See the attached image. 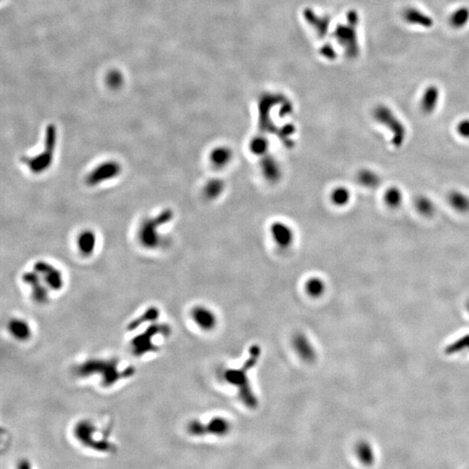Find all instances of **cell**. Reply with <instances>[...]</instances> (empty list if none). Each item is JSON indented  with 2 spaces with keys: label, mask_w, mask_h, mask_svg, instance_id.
Wrapping results in <instances>:
<instances>
[{
  "label": "cell",
  "mask_w": 469,
  "mask_h": 469,
  "mask_svg": "<svg viewBox=\"0 0 469 469\" xmlns=\"http://www.w3.org/2000/svg\"><path fill=\"white\" fill-rule=\"evenodd\" d=\"M75 373L81 378H89L97 376L103 388H112L118 383L131 378L135 374L133 367L121 368L116 359L90 358L78 364Z\"/></svg>",
  "instance_id": "1"
},
{
  "label": "cell",
  "mask_w": 469,
  "mask_h": 469,
  "mask_svg": "<svg viewBox=\"0 0 469 469\" xmlns=\"http://www.w3.org/2000/svg\"><path fill=\"white\" fill-rule=\"evenodd\" d=\"M261 348L258 345H254L249 348V356L245 363L239 369H230L225 371L224 379L230 383V385L236 387L238 389L240 399L246 407L255 408L258 405V399L252 389L249 382V370L257 363L259 358L261 356Z\"/></svg>",
  "instance_id": "2"
},
{
  "label": "cell",
  "mask_w": 469,
  "mask_h": 469,
  "mask_svg": "<svg viewBox=\"0 0 469 469\" xmlns=\"http://www.w3.org/2000/svg\"><path fill=\"white\" fill-rule=\"evenodd\" d=\"M174 218V212L170 208L163 210L160 213L147 218L140 224L137 230V240L144 249H159L163 242V237L159 230L165 224H169Z\"/></svg>",
  "instance_id": "3"
},
{
  "label": "cell",
  "mask_w": 469,
  "mask_h": 469,
  "mask_svg": "<svg viewBox=\"0 0 469 469\" xmlns=\"http://www.w3.org/2000/svg\"><path fill=\"white\" fill-rule=\"evenodd\" d=\"M171 333V327L168 324L159 322L149 324L146 326V330L131 338L130 342L131 353L141 357L145 354L159 351L160 348L159 340L161 337H168Z\"/></svg>",
  "instance_id": "4"
},
{
  "label": "cell",
  "mask_w": 469,
  "mask_h": 469,
  "mask_svg": "<svg viewBox=\"0 0 469 469\" xmlns=\"http://www.w3.org/2000/svg\"><path fill=\"white\" fill-rule=\"evenodd\" d=\"M58 143V130L53 124L46 126L44 133L43 150L36 155L23 158L24 165L27 166L29 171L35 175H39L48 171L53 165L54 155Z\"/></svg>",
  "instance_id": "5"
},
{
  "label": "cell",
  "mask_w": 469,
  "mask_h": 469,
  "mask_svg": "<svg viewBox=\"0 0 469 469\" xmlns=\"http://www.w3.org/2000/svg\"><path fill=\"white\" fill-rule=\"evenodd\" d=\"M76 441L83 447L98 453H111L114 449L112 442L103 436L95 423L88 419L80 420L73 428Z\"/></svg>",
  "instance_id": "6"
},
{
  "label": "cell",
  "mask_w": 469,
  "mask_h": 469,
  "mask_svg": "<svg viewBox=\"0 0 469 469\" xmlns=\"http://www.w3.org/2000/svg\"><path fill=\"white\" fill-rule=\"evenodd\" d=\"M373 117L377 123L385 126L391 132V143L394 146L399 148L403 145L407 138V129L389 106L385 105L376 106Z\"/></svg>",
  "instance_id": "7"
},
{
  "label": "cell",
  "mask_w": 469,
  "mask_h": 469,
  "mask_svg": "<svg viewBox=\"0 0 469 469\" xmlns=\"http://www.w3.org/2000/svg\"><path fill=\"white\" fill-rule=\"evenodd\" d=\"M188 432L193 436L214 435L223 437L227 435L231 430V424L229 420L224 417H213L207 423H202L198 420L190 422L187 427Z\"/></svg>",
  "instance_id": "8"
},
{
  "label": "cell",
  "mask_w": 469,
  "mask_h": 469,
  "mask_svg": "<svg viewBox=\"0 0 469 469\" xmlns=\"http://www.w3.org/2000/svg\"><path fill=\"white\" fill-rule=\"evenodd\" d=\"M122 171V165L116 160L103 162L88 173L85 177V183L89 187L98 186L102 183L119 177Z\"/></svg>",
  "instance_id": "9"
},
{
  "label": "cell",
  "mask_w": 469,
  "mask_h": 469,
  "mask_svg": "<svg viewBox=\"0 0 469 469\" xmlns=\"http://www.w3.org/2000/svg\"><path fill=\"white\" fill-rule=\"evenodd\" d=\"M33 270L38 273L51 292H59L64 289V275L62 271L53 264L44 260H39L35 263Z\"/></svg>",
  "instance_id": "10"
},
{
  "label": "cell",
  "mask_w": 469,
  "mask_h": 469,
  "mask_svg": "<svg viewBox=\"0 0 469 469\" xmlns=\"http://www.w3.org/2000/svg\"><path fill=\"white\" fill-rule=\"evenodd\" d=\"M22 281L23 283L30 287L31 298L36 303L42 305L49 301L51 291L34 270L23 274Z\"/></svg>",
  "instance_id": "11"
},
{
  "label": "cell",
  "mask_w": 469,
  "mask_h": 469,
  "mask_svg": "<svg viewBox=\"0 0 469 469\" xmlns=\"http://www.w3.org/2000/svg\"><path fill=\"white\" fill-rule=\"evenodd\" d=\"M270 235L271 240L280 249H289L295 242V230L290 224L283 221H277L271 224Z\"/></svg>",
  "instance_id": "12"
},
{
  "label": "cell",
  "mask_w": 469,
  "mask_h": 469,
  "mask_svg": "<svg viewBox=\"0 0 469 469\" xmlns=\"http://www.w3.org/2000/svg\"><path fill=\"white\" fill-rule=\"evenodd\" d=\"M194 324L202 331H212L218 325V317L212 308L204 305H196L190 310Z\"/></svg>",
  "instance_id": "13"
},
{
  "label": "cell",
  "mask_w": 469,
  "mask_h": 469,
  "mask_svg": "<svg viewBox=\"0 0 469 469\" xmlns=\"http://www.w3.org/2000/svg\"><path fill=\"white\" fill-rule=\"evenodd\" d=\"M7 332L19 342H26L33 336L31 323L23 317H13L7 323Z\"/></svg>",
  "instance_id": "14"
},
{
  "label": "cell",
  "mask_w": 469,
  "mask_h": 469,
  "mask_svg": "<svg viewBox=\"0 0 469 469\" xmlns=\"http://www.w3.org/2000/svg\"><path fill=\"white\" fill-rule=\"evenodd\" d=\"M293 348L301 360L313 362L317 359V353L314 345L304 333H296L292 339Z\"/></svg>",
  "instance_id": "15"
},
{
  "label": "cell",
  "mask_w": 469,
  "mask_h": 469,
  "mask_svg": "<svg viewBox=\"0 0 469 469\" xmlns=\"http://www.w3.org/2000/svg\"><path fill=\"white\" fill-rule=\"evenodd\" d=\"M233 159V149L225 144L215 146L209 153V161L211 165L218 170L230 166Z\"/></svg>",
  "instance_id": "16"
},
{
  "label": "cell",
  "mask_w": 469,
  "mask_h": 469,
  "mask_svg": "<svg viewBox=\"0 0 469 469\" xmlns=\"http://www.w3.org/2000/svg\"><path fill=\"white\" fill-rule=\"evenodd\" d=\"M160 309L155 306H150L143 311L142 314H140L138 317L134 318L131 320L127 326L128 331H136L143 325H149L152 323L159 322V317H160Z\"/></svg>",
  "instance_id": "17"
},
{
  "label": "cell",
  "mask_w": 469,
  "mask_h": 469,
  "mask_svg": "<svg viewBox=\"0 0 469 469\" xmlns=\"http://www.w3.org/2000/svg\"><path fill=\"white\" fill-rule=\"evenodd\" d=\"M402 18L409 25H419L424 28H431L434 25V20L430 16L414 7H407L404 10Z\"/></svg>",
  "instance_id": "18"
},
{
  "label": "cell",
  "mask_w": 469,
  "mask_h": 469,
  "mask_svg": "<svg viewBox=\"0 0 469 469\" xmlns=\"http://www.w3.org/2000/svg\"><path fill=\"white\" fill-rule=\"evenodd\" d=\"M97 238L96 235L92 230H84L81 231L78 236L77 244L81 255L84 257H88L93 254L96 249Z\"/></svg>",
  "instance_id": "19"
},
{
  "label": "cell",
  "mask_w": 469,
  "mask_h": 469,
  "mask_svg": "<svg viewBox=\"0 0 469 469\" xmlns=\"http://www.w3.org/2000/svg\"><path fill=\"white\" fill-rule=\"evenodd\" d=\"M440 99V90L439 88L432 84L427 87L423 92L421 99V110L424 114L429 115L435 112Z\"/></svg>",
  "instance_id": "20"
},
{
  "label": "cell",
  "mask_w": 469,
  "mask_h": 469,
  "mask_svg": "<svg viewBox=\"0 0 469 469\" xmlns=\"http://www.w3.org/2000/svg\"><path fill=\"white\" fill-rule=\"evenodd\" d=\"M225 188L226 183L223 178L213 177L206 182L202 189V193L203 196L209 200H216L224 194Z\"/></svg>",
  "instance_id": "21"
},
{
  "label": "cell",
  "mask_w": 469,
  "mask_h": 469,
  "mask_svg": "<svg viewBox=\"0 0 469 469\" xmlns=\"http://www.w3.org/2000/svg\"><path fill=\"white\" fill-rule=\"evenodd\" d=\"M447 202L457 212L462 214L469 212V196L460 190H452L448 193Z\"/></svg>",
  "instance_id": "22"
},
{
  "label": "cell",
  "mask_w": 469,
  "mask_h": 469,
  "mask_svg": "<svg viewBox=\"0 0 469 469\" xmlns=\"http://www.w3.org/2000/svg\"><path fill=\"white\" fill-rule=\"evenodd\" d=\"M358 183L368 189H376L381 185L382 178L380 175L370 169H361L356 176Z\"/></svg>",
  "instance_id": "23"
},
{
  "label": "cell",
  "mask_w": 469,
  "mask_h": 469,
  "mask_svg": "<svg viewBox=\"0 0 469 469\" xmlns=\"http://www.w3.org/2000/svg\"><path fill=\"white\" fill-rule=\"evenodd\" d=\"M330 201L333 205L343 208L351 201V192L348 188L343 185L335 187L330 191Z\"/></svg>",
  "instance_id": "24"
},
{
  "label": "cell",
  "mask_w": 469,
  "mask_h": 469,
  "mask_svg": "<svg viewBox=\"0 0 469 469\" xmlns=\"http://www.w3.org/2000/svg\"><path fill=\"white\" fill-rule=\"evenodd\" d=\"M263 164H262V172L264 177L268 180L277 181L281 177L282 170L280 164L277 159L273 157H263Z\"/></svg>",
  "instance_id": "25"
},
{
  "label": "cell",
  "mask_w": 469,
  "mask_h": 469,
  "mask_svg": "<svg viewBox=\"0 0 469 469\" xmlns=\"http://www.w3.org/2000/svg\"><path fill=\"white\" fill-rule=\"evenodd\" d=\"M326 283L319 277H311L305 282L304 289L312 298H319L326 291Z\"/></svg>",
  "instance_id": "26"
},
{
  "label": "cell",
  "mask_w": 469,
  "mask_h": 469,
  "mask_svg": "<svg viewBox=\"0 0 469 469\" xmlns=\"http://www.w3.org/2000/svg\"><path fill=\"white\" fill-rule=\"evenodd\" d=\"M414 207L417 212L425 218L433 217L436 212V206L432 199L424 195L418 196L414 199Z\"/></svg>",
  "instance_id": "27"
},
{
  "label": "cell",
  "mask_w": 469,
  "mask_h": 469,
  "mask_svg": "<svg viewBox=\"0 0 469 469\" xmlns=\"http://www.w3.org/2000/svg\"><path fill=\"white\" fill-rule=\"evenodd\" d=\"M469 22V8L461 7L455 10L449 17V24L454 29L465 27Z\"/></svg>",
  "instance_id": "28"
},
{
  "label": "cell",
  "mask_w": 469,
  "mask_h": 469,
  "mask_svg": "<svg viewBox=\"0 0 469 469\" xmlns=\"http://www.w3.org/2000/svg\"><path fill=\"white\" fill-rule=\"evenodd\" d=\"M384 202L389 208H400L403 202V193L397 187H390L384 194Z\"/></svg>",
  "instance_id": "29"
},
{
  "label": "cell",
  "mask_w": 469,
  "mask_h": 469,
  "mask_svg": "<svg viewBox=\"0 0 469 469\" xmlns=\"http://www.w3.org/2000/svg\"><path fill=\"white\" fill-rule=\"evenodd\" d=\"M268 146H269V143L267 141L260 139V138H256L255 141L250 143V149L252 152L255 153V155H261V157L262 155L264 157L267 153Z\"/></svg>",
  "instance_id": "30"
},
{
  "label": "cell",
  "mask_w": 469,
  "mask_h": 469,
  "mask_svg": "<svg viewBox=\"0 0 469 469\" xmlns=\"http://www.w3.org/2000/svg\"><path fill=\"white\" fill-rule=\"evenodd\" d=\"M456 131L460 137L469 139V118L462 119L457 124Z\"/></svg>",
  "instance_id": "31"
},
{
  "label": "cell",
  "mask_w": 469,
  "mask_h": 469,
  "mask_svg": "<svg viewBox=\"0 0 469 469\" xmlns=\"http://www.w3.org/2000/svg\"><path fill=\"white\" fill-rule=\"evenodd\" d=\"M18 467L19 468H30L31 466L29 465L28 460H20L19 464H18Z\"/></svg>",
  "instance_id": "32"
}]
</instances>
